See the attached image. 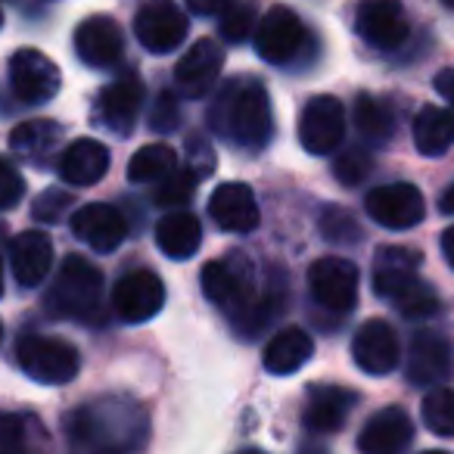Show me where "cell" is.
<instances>
[{
    "instance_id": "1",
    "label": "cell",
    "mask_w": 454,
    "mask_h": 454,
    "mask_svg": "<svg viewBox=\"0 0 454 454\" xmlns=\"http://www.w3.org/2000/svg\"><path fill=\"white\" fill-rule=\"evenodd\" d=\"M146 427L137 402L106 395L66 417V439L72 454H134L146 442Z\"/></svg>"
},
{
    "instance_id": "2",
    "label": "cell",
    "mask_w": 454,
    "mask_h": 454,
    "mask_svg": "<svg viewBox=\"0 0 454 454\" xmlns=\"http://www.w3.org/2000/svg\"><path fill=\"white\" fill-rule=\"evenodd\" d=\"M200 280L208 302H215L224 315H231V321H234V327L240 333L255 336L271 321L274 311H280V299L274 293L259 290L253 265L240 253L208 262L202 268Z\"/></svg>"
},
{
    "instance_id": "3",
    "label": "cell",
    "mask_w": 454,
    "mask_h": 454,
    "mask_svg": "<svg viewBox=\"0 0 454 454\" xmlns=\"http://www.w3.org/2000/svg\"><path fill=\"white\" fill-rule=\"evenodd\" d=\"M208 125L218 137L243 150L268 146L274 134V113L265 84L255 78H231L227 84H221L208 109Z\"/></svg>"
},
{
    "instance_id": "4",
    "label": "cell",
    "mask_w": 454,
    "mask_h": 454,
    "mask_svg": "<svg viewBox=\"0 0 454 454\" xmlns=\"http://www.w3.org/2000/svg\"><path fill=\"white\" fill-rule=\"evenodd\" d=\"M47 305L63 317L94 321L103 305V271L82 255H69L59 265Z\"/></svg>"
},
{
    "instance_id": "5",
    "label": "cell",
    "mask_w": 454,
    "mask_h": 454,
    "mask_svg": "<svg viewBox=\"0 0 454 454\" xmlns=\"http://www.w3.org/2000/svg\"><path fill=\"white\" fill-rule=\"evenodd\" d=\"M16 358L20 367L44 386H63L82 367V355L75 346H69L66 340L57 336H41V333H26L16 346Z\"/></svg>"
},
{
    "instance_id": "6",
    "label": "cell",
    "mask_w": 454,
    "mask_h": 454,
    "mask_svg": "<svg viewBox=\"0 0 454 454\" xmlns=\"http://www.w3.org/2000/svg\"><path fill=\"white\" fill-rule=\"evenodd\" d=\"M309 290L321 309L346 315L358 302V268L340 255L317 259L309 268Z\"/></svg>"
},
{
    "instance_id": "7",
    "label": "cell",
    "mask_w": 454,
    "mask_h": 454,
    "mask_svg": "<svg viewBox=\"0 0 454 454\" xmlns=\"http://www.w3.org/2000/svg\"><path fill=\"white\" fill-rule=\"evenodd\" d=\"M309 32L302 20L290 7H274L265 13V20L255 26V51L265 63L286 66L302 53Z\"/></svg>"
},
{
    "instance_id": "8",
    "label": "cell",
    "mask_w": 454,
    "mask_h": 454,
    "mask_svg": "<svg viewBox=\"0 0 454 454\" xmlns=\"http://www.w3.org/2000/svg\"><path fill=\"white\" fill-rule=\"evenodd\" d=\"M364 208L380 227L389 231H408L417 227L427 215V200L414 184H383V187L371 190L364 200Z\"/></svg>"
},
{
    "instance_id": "9",
    "label": "cell",
    "mask_w": 454,
    "mask_h": 454,
    "mask_svg": "<svg viewBox=\"0 0 454 454\" xmlns=\"http://www.w3.org/2000/svg\"><path fill=\"white\" fill-rule=\"evenodd\" d=\"M355 32L377 51L402 47L411 32L402 0H361L355 10Z\"/></svg>"
},
{
    "instance_id": "10",
    "label": "cell",
    "mask_w": 454,
    "mask_h": 454,
    "mask_svg": "<svg viewBox=\"0 0 454 454\" xmlns=\"http://www.w3.org/2000/svg\"><path fill=\"white\" fill-rule=\"evenodd\" d=\"M346 134V109L336 97H311L299 115V140L311 156H327L342 144Z\"/></svg>"
},
{
    "instance_id": "11",
    "label": "cell",
    "mask_w": 454,
    "mask_h": 454,
    "mask_svg": "<svg viewBox=\"0 0 454 454\" xmlns=\"http://www.w3.org/2000/svg\"><path fill=\"white\" fill-rule=\"evenodd\" d=\"M10 84L13 94L28 106H41V103L53 100L59 90V69L51 57H44L41 51H16L10 59Z\"/></svg>"
},
{
    "instance_id": "12",
    "label": "cell",
    "mask_w": 454,
    "mask_h": 454,
    "mask_svg": "<svg viewBox=\"0 0 454 454\" xmlns=\"http://www.w3.org/2000/svg\"><path fill=\"white\" fill-rule=\"evenodd\" d=\"M162 305H165V286L146 268L125 274L113 290V309L125 324L153 321L162 311Z\"/></svg>"
},
{
    "instance_id": "13",
    "label": "cell",
    "mask_w": 454,
    "mask_h": 454,
    "mask_svg": "<svg viewBox=\"0 0 454 454\" xmlns=\"http://www.w3.org/2000/svg\"><path fill=\"white\" fill-rule=\"evenodd\" d=\"M134 35L150 53H171L187 38V16L171 0H150L134 20Z\"/></svg>"
},
{
    "instance_id": "14",
    "label": "cell",
    "mask_w": 454,
    "mask_h": 454,
    "mask_svg": "<svg viewBox=\"0 0 454 454\" xmlns=\"http://www.w3.org/2000/svg\"><path fill=\"white\" fill-rule=\"evenodd\" d=\"M221 66H224V53L215 41L202 38L177 59L175 66V84L177 94L187 97V100H200L212 90V84L218 82Z\"/></svg>"
},
{
    "instance_id": "15",
    "label": "cell",
    "mask_w": 454,
    "mask_h": 454,
    "mask_svg": "<svg viewBox=\"0 0 454 454\" xmlns=\"http://www.w3.org/2000/svg\"><path fill=\"white\" fill-rule=\"evenodd\" d=\"M72 231L82 243H88L94 253H115L125 243L128 224L121 218L119 208L106 206V202H88V206L75 208L72 215Z\"/></svg>"
},
{
    "instance_id": "16",
    "label": "cell",
    "mask_w": 454,
    "mask_h": 454,
    "mask_svg": "<svg viewBox=\"0 0 454 454\" xmlns=\"http://www.w3.org/2000/svg\"><path fill=\"white\" fill-rule=\"evenodd\" d=\"M352 358L371 377H386L398 367V336L386 321H367L352 340Z\"/></svg>"
},
{
    "instance_id": "17",
    "label": "cell",
    "mask_w": 454,
    "mask_h": 454,
    "mask_svg": "<svg viewBox=\"0 0 454 454\" xmlns=\"http://www.w3.org/2000/svg\"><path fill=\"white\" fill-rule=\"evenodd\" d=\"M208 212H212L215 224L231 234H249L259 227V202L255 193L240 181H227L215 187L212 200H208Z\"/></svg>"
},
{
    "instance_id": "18",
    "label": "cell",
    "mask_w": 454,
    "mask_h": 454,
    "mask_svg": "<svg viewBox=\"0 0 454 454\" xmlns=\"http://www.w3.org/2000/svg\"><path fill=\"white\" fill-rule=\"evenodd\" d=\"M121 51H125V38H121V28L109 16H90V20H84L78 26L75 53L90 69H109V66H115L121 59Z\"/></svg>"
},
{
    "instance_id": "19",
    "label": "cell",
    "mask_w": 454,
    "mask_h": 454,
    "mask_svg": "<svg viewBox=\"0 0 454 454\" xmlns=\"http://www.w3.org/2000/svg\"><path fill=\"white\" fill-rule=\"evenodd\" d=\"M140 103H144V84L137 75H121L113 82L97 100V121L106 125L113 134H131L134 121H137Z\"/></svg>"
},
{
    "instance_id": "20",
    "label": "cell",
    "mask_w": 454,
    "mask_h": 454,
    "mask_svg": "<svg viewBox=\"0 0 454 454\" xmlns=\"http://www.w3.org/2000/svg\"><path fill=\"white\" fill-rule=\"evenodd\" d=\"M420 253L411 247H380L373 259V290L383 299H395L404 286L420 280Z\"/></svg>"
},
{
    "instance_id": "21",
    "label": "cell",
    "mask_w": 454,
    "mask_h": 454,
    "mask_svg": "<svg viewBox=\"0 0 454 454\" xmlns=\"http://www.w3.org/2000/svg\"><path fill=\"white\" fill-rule=\"evenodd\" d=\"M411 435H414L411 417L402 408H383L364 423L358 435V448L361 454H402Z\"/></svg>"
},
{
    "instance_id": "22",
    "label": "cell",
    "mask_w": 454,
    "mask_h": 454,
    "mask_svg": "<svg viewBox=\"0 0 454 454\" xmlns=\"http://www.w3.org/2000/svg\"><path fill=\"white\" fill-rule=\"evenodd\" d=\"M355 404V392L342 389V386H311L309 398H305V429L309 433H336L346 423L348 411Z\"/></svg>"
},
{
    "instance_id": "23",
    "label": "cell",
    "mask_w": 454,
    "mask_h": 454,
    "mask_svg": "<svg viewBox=\"0 0 454 454\" xmlns=\"http://www.w3.org/2000/svg\"><path fill=\"white\" fill-rule=\"evenodd\" d=\"M408 380L417 386L442 383L451 371V346L439 333H417L408 348Z\"/></svg>"
},
{
    "instance_id": "24",
    "label": "cell",
    "mask_w": 454,
    "mask_h": 454,
    "mask_svg": "<svg viewBox=\"0 0 454 454\" xmlns=\"http://www.w3.org/2000/svg\"><path fill=\"white\" fill-rule=\"evenodd\" d=\"M10 268L22 286H38L47 280L53 268V247L44 234L26 231L10 243Z\"/></svg>"
},
{
    "instance_id": "25",
    "label": "cell",
    "mask_w": 454,
    "mask_h": 454,
    "mask_svg": "<svg viewBox=\"0 0 454 454\" xmlns=\"http://www.w3.org/2000/svg\"><path fill=\"white\" fill-rule=\"evenodd\" d=\"M109 171V150L94 137H82L59 156V177L72 187H90Z\"/></svg>"
},
{
    "instance_id": "26",
    "label": "cell",
    "mask_w": 454,
    "mask_h": 454,
    "mask_svg": "<svg viewBox=\"0 0 454 454\" xmlns=\"http://www.w3.org/2000/svg\"><path fill=\"white\" fill-rule=\"evenodd\" d=\"M311 355H315V340L302 327H286L268 342L265 371L274 373V377H290L299 367L309 364Z\"/></svg>"
},
{
    "instance_id": "27",
    "label": "cell",
    "mask_w": 454,
    "mask_h": 454,
    "mask_svg": "<svg viewBox=\"0 0 454 454\" xmlns=\"http://www.w3.org/2000/svg\"><path fill=\"white\" fill-rule=\"evenodd\" d=\"M156 243L168 259H177V262L190 259V255H196V249H200V243H202L200 218L190 212H181V208L168 212L156 224Z\"/></svg>"
},
{
    "instance_id": "28",
    "label": "cell",
    "mask_w": 454,
    "mask_h": 454,
    "mask_svg": "<svg viewBox=\"0 0 454 454\" xmlns=\"http://www.w3.org/2000/svg\"><path fill=\"white\" fill-rule=\"evenodd\" d=\"M414 146L420 156H445L454 146V109L423 106L414 119Z\"/></svg>"
},
{
    "instance_id": "29",
    "label": "cell",
    "mask_w": 454,
    "mask_h": 454,
    "mask_svg": "<svg viewBox=\"0 0 454 454\" xmlns=\"http://www.w3.org/2000/svg\"><path fill=\"white\" fill-rule=\"evenodd\" d=\"M63 137V128L51 119H32V121H22V125L13 128L10 134V146L13 153L20 156H28V159H41L47 153H53V146L59 144Z\"/></svg>"
},
{
    "instance_id": "30",
    "label": "cell",
    "mask_w": 454,
    "mask_h": 454,
    "mask_svg": "<svg viewBox=\"0 0 454 454\" xmlns=\"http://www.w3.org/2000/svg\"><path fill=\"white\" fill-rule=\"evenodd\" d=\"M175 168H177L175 150L165 144H150V146H140L131 156V162H128V181L156 184V181H162L165 175H171Z\"/></svg>"
},
{
    "instance_id": "31",
    "label": "cell",
    "mask_w": 454,
    "mask_h": 454,
    "mask_svg": "<svg viewBox=\"0 0 454 454\" xmlns=\"http://www.w3.org/2000/svg\"><path fill=\"white\" fill-rule=\"evenodd\" d=\"M355 128L371 144H386L392 137V131H395V115H392V109L383 100L361 94L355 100Z\"/></svg>"
},
{
    "instance_id": "32",
    "label": "cell",
    "mask_w": 454,
    "mask_h": 454,
    "mask_svg": "<svg viewBox=\"0 0 454 454\" xmlns=\"http://www.w3.org/2000/svg\"><path fill=\"white\" fill-rule=\"evenodd\" d=\"M196 181H200L196 171H190L187 165H177L171 175H165L162 181H156V193H153V200L165 208H184L190 196H193Z\"/></svg>"
},
{
    "instance_id": "33",
    "label": "cell",
    "mask_w": 454,
    "mask_h": 454,
    "mask_svg": "<svg viewBox=\"0 0 454 454\" xmlns=\"http://www.w3.org/2000/svg\"><path fill=\"white\" fill-rule=\"evenodd\" d=\"M423 423L429 433L454 439V389H433L423 398Z\"/></svg>"
},
{
    "instance_id": "34",
    "label": "cell",
    "mask_w": 454,
    "mask_h": 454,
    "mask_svg": "<svg viewBox=\"0 0 454 454\" xmlns=\"http://www.w3.org/2000/svg\"><path fill=\"white\" fill-rule=\"evenodd\" d=\"M392 302L398 305V311H402L404 317H411V321H420V317H433L435 311H439V296H435V290L429 284H423V280H414L411 286H404L402 293H398Z\"/></svg>"
},
{
    "instance_id": "35",
    "label": "cell",
    "mask_w": 454,
    "mask_h": 454,
    "mask_svg": "<svg viewBox=\"0 0 454 454\" xmlns=\"http://www.w3.org/2000/svg\"><path fill=\"white\" fill-rule=\"evenodd\" d=\"M32 417L0 414V454H32Z\"/></svg>"
},
{
    "instance_id": "36",
    "label": "cell",
    "mask_w": 454,
    "mask_h": 454,
    "mask_svg": "<svg viewBox=\"0 0 454 454\" xmlns=\"http://www.w3.org/2000/svg\"><path fill=\"white\" fill-rule=\"evenodd\" d=\"M373 168V159L367 150H358V146H352V150L340 153L333 162V175L340 177L346 187H358L361 181H364L367 175H371Z\"/></svg>"
},
{
    "instance_id": "37",
    "label": "cell",
    "mask_w": 454,
    "mask_h": 454,
    "mask_svg": "<svg viewBox=\"0 0 454 454\" xmlns=\"http://www.w3.org/2000/svg\"><path fill=\"white\" fill-rule=\"evenodd\" d=\"M255 28V7L249 4H231L221 13V35L227 41H247Z\"/></svg>"
},
{
    "instance_id": "38",
    "label": "cell",
    "mask_w": 454,
    "mask_h": 454,
    "mask_svg": "<svg viewBox=\"0 0 454 454\" xmlns=\"http://www.w3.org/2000/svg\"><path fill=\"white\" fill-rule=\"evenodd\" d=\"M321 231H324V237H330L333 243H352V240H358V234H361L358 221L340 206H330L327 212L321 215Z\"/></svg>"
},
{
    "instance_id": "39",
    "label": "cell",
    "mask_w": 454,
    "mask_h": 454,
    "mask_svg": "<svg viewBox=\"0 0 454 454\" xmlns=\"http://www.w3.org/2000/svg\"><path fill=\"white\" fill-rule=\"evenodd\" d=\"M181 125V109H177V100L171 94H159L156 97V106L150 113V128L159 134H168Z\"/></svg>"
},
{
    "instance_id": "40",
    "label": "cell",
    "mask_w": 454,
    "mask_h": 454,
    "mask_svg": "<svg viewBox=\"0 0 454 454\" xmlns=\"http://www.w3.org/2000/svg\"><path fill=\"white\" fill-rule=\"evenodd\" d=\"M22 193H26L22 175L7 162V159H0V208H13L16 202L22 200Z\"/></svg>"
},
{
    "instance_id": "41",
    "label": "cell",
    "mask_w": 454,
    "mask_h": 454,
    "mask_svg": "<svg viewBox=\"0 0 454 454\" xmlns=\"http://www.w3.org/2000/svg\"><path fill=\"white\" fill-rule=\"evenodd\" d=\"M187 168L196 171L200 177L208 175V171L215 168V156H212V150H208L206 140H200V137L190 140V146H187Z\"/></svg>"
},
{
    "instance_id": "42",
    "label": "cell",
    "mask_w": 454,
    "mask_h": 454,
    "mask_svg": "<svg viewBox=\"0 0 454 454\" xmlns=\"http://www.w3.org/2000/svg\"><path fill=\"white\" fill-rule=\"evenodd\" d=\"M57 206L72 208V200L66 193H53V190H47V193L35 202V215H38L41 221H57L59 215H63V208H57Z\"/></svg>"
},
{
    "instance_id": "43",
    "label": "cell",
    "mask_w": 454,
    "mask_h": 454,
    "mask_svg": "<svg viewBox=\"0 0 454 454\" xmlns=\"http://www.w3.org/2000/svg\"><path fill=\"white\" fill-rule=\"evenodd\" d=\"M231 4H237V0H187V7L196 16H221Z\"/></svg>"
},
{
    "instance_id": "44",
    "label": "cell",
    "mask_w": 454,
    "mask_h": 454,
    "mask_svg": "<svg viewBox=\"0 0 454 454\" xmlns=\"http://www.w3.org/2000/svg\"><path fill=\"white\" fill-rule=\"evenodd\" d=\"M435 90H439V94L454 106V69H445V72L435 75Z\"/></svg>"
},
{
    "instance_id": "45",
    "label": "cell",
    "mask_w": 454,
    "mask_h": 454,
    "mask_svg": "<svg viewBox=\"0 0 454 454\" xmlns=\"http://www.w3.org/2000/svg\"><path fill=\"white\" fill-rule=\"evenodd\" d=\"M442 253H445L448 265L454 268V227H448L445 234H442Z\"/></svg>"
},
{
    "instance_id": "46",
    "label": "cell",
    "mask_w": 454,
    "mask_h": 454,
    "mask_svg": "<svg viewBox=\"0 0 454 454\" xmlns=\"http://www.w3.org/2000/svg\"><path fill=\"white\" fill-rule=\"evenodd\" d=\"M439 208H442V212H448V215H454V184H451V187L445 190V193H442V200H439Z\"/></svg>"
},
{
    "instance_id": "47",
    "label": "cell",
    "mask_w": 454,
    "mask_h": 454,
    "mask_svg": "<svg viewBox=\"0 0 454 454\" xmlns=\"http://www.w3.org/2000/svg\"><path fill=\"white\" fill-rule=\"evenodd\" d=\"M237 454H265V451H259V448H247V451H237Z\"/></svg>"
},
{
    "instance_id": "48",
    "label": "cell",
    "mask_w": 454,
    "mask_h": 454,
    "mask_svg": "<svg viewBox=\"0 0 454 454\" xmlns=\"http://www.w3.org/2000/svg\"><path fill=\"white\" fill-rule=\"evenodd\" d=\"M302 454H324V451H317V448H305Z\"/></svg>"
},
{
    "instance_id": "49",
    "label": "cell",
    "mask_w": 454,
    "mask_h": 454,
    "mask_svg": "<svg viewBox=\"0 0 454 454\" xmlns=\"http://www.w3.org/2000/svg\"><path fill=\"white\" fill-rule=\"evenodd\" d=\"M0 293H4V268H0Z\"/></svg>"
},
{
    "instance_id": "50",
    "label": "cell",
    "mask_w": 454,
    "mask_h": 454,
    "mask_svg": "<svg viewBox=\"0 0 454 454\" xmlns=\"http://www.w3.org/2000/svg\"><path fill=\"white\" fill-rule=\"evenodd\" d=\"M445 7H451V10H454V0H445Z\"/></svg>"
},
{
    "instance_id": "51",
    "label": "cell",
    "mask_w": 454,
    "mask_h": 454,
    "mask_svg": "<svg viewBox=\"0 0 454 454\" xmlns=\"http://www.w3.org/2000/svg\"><path fill=\"white\" fill-rule=\"evenodd\" d=\"M423 454H445V451H423Z\"/></svg>"
},
{
    "instance_id": "52",
    "label": "cell",
    "mask_w": 454,
    "mask_h": 454,
    "mask_svg": "<svg viewBox=\"0 0 454 454\" xmlns=\"http://www.w3.org/2000/svg\"><path fill=\"white\" fill-rule=\"evenodd\" d=\"M0 336H4V324H0Z\"/></svg>"
},
{
    "instance_id": "53",
    "label": "cell",
    "mask_w": 454,
    "mask_h": 454,
    "mask_svg": "<svg viewBox=\"0 0 454 454\" xmlns=\"http://www.w3.org/2000/svg\"><path fill=\"white\" fill-rule=\"evenodd\" d=\"M0 26H4V13H0Z\"/></svg>"
}]
</instances>
